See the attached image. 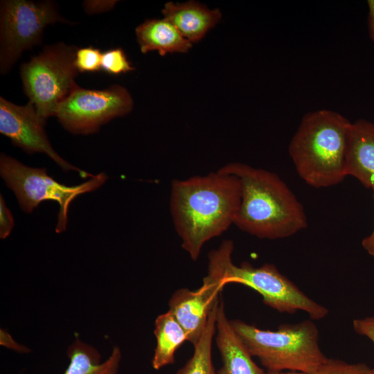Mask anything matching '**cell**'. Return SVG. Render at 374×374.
Returning a JSON list of instances; mask_svg holds the SVG:
<instances>
[{
	"label": "cell",
	"instance_id": "26",
	"mask_svg": "<svg viewBox=\"0 0 374 374\" xmlns=\"http://www.w3.org/2000/svg\"><path fill=\"white\" fill-rule=\"evenodd\" d=\"M371 188L373 190L374 198V184ZM362 245L370 256L374 257V229L368 236L364 238L362 242Z\"/></svg>",
	"mask_w": 374,
	"mask_h": 374
},
{
	"label": "cell",
	"instance_id": "5",
	"mask_svg": "<svg viewBox=\"0 0 374 374\" xmlns=\"http://www.w3.org/2000/svg\"><path fill=\"white\" fill-rule=\"evenodd\" d=\"M231 324L252 357L267 371L314 374L327 360L319 344V331L311 320L262 330L240 319Z\"/></svg>",
	"mask_w": 374,
	"mask_h": 374
},
{
	"label": "cell",
	"instance_id": "19",
	"mask_svg": "<svg viewBox=\"0 0 374 374\" xmlns=\"http://www.w3.org/2000/svg\"><path fill=\"white\" fill-rule=\"evenodd\" d=\"M135 69L132 66L121 48H115L103 52L101 70L109 75H120Z\"/></svg>",
	"mask_w": 374,
	"mask_h": 374
},
{
	"label": "cell",
	"instance_id": "7",
	"mask_svg": "<svg viewBox=\"0 0 374 374\" xmlns=\"http://www.w3.org/2000/svg\"><path fill=\"white\" fill-rule=\"evenodd\" d=\"M0 175L15 193L24 212L31 213L45 200L59 204L56 233L66 230L68 211L72 201L80 195L100 188L108 178L106 174L100 172L84 183L69 186L55 180L46 168L26 166L4 153L0 156Z\"/></svg>",
	"mask_w": 374,
	"mask_h": 374
},
{
	"label": "cell",
	"instance_id": "22",
	"mask_svg": "<svg viewBox=\"0 0 374 374\" xmlns=\"http://www.w3.org/2000/svg\"><path fill=\"white\" fill-rule=\"evenodd\" d=\"M14 226V219L10 209L7 207L4 199L0 197V238H6Z\"/></svg>",
	"mask_w": 374,
	"mask_h": 374
},
{
	"label": "cell",
	"instance_id": "3",
	"mask_svg": "<svg viewBox=\"0 0 374 374\" xmlns=\"http://www.w3.org/2000/svg\"><path fill=\"white\" fill-rule=\"evenodd\" d=\"M352 123L329 109L305 114L288 150L299 176L309 186L326 188L347 175L346 155Z\"/></svg>",
	"mask_w": 374,
	"mask_h": 374
},
{
	"label": "cell",
	"instance_id": "1",
	"mask_svg": "<svg viewBox=\"0 0 374 374\" xmlns=\"http://www.w3.org/2000/svg\"><path fill=\"white\" fill-rule=\"evenodd\" d=\"M241 200L238 177L220 170L171 183L170 208L182 248L197 260L204 244L234 224Z\"/></svg>",
	"mask_w": 374,
	"mask_h": 374
},
{
	"label": "cell",
	"instance_id": "27",
	"mask_svg": "<svg viewBox=\"0 0 374 374\" xmlns=\"http://www.w3.org/2000/svg\"><path fill=\"white\" fill-rule=\"evenodd\" d=\"M368 23L370 37L374 42V0H368Z\"/></svg>",
	"mask_w": 374,
	"mask_h": 374
},
{
	"label": "cell",
	"instance_id": "21",
	"mask_svg": "<svg viewBox=\"0 0 374 374\" xmlns=\"http://www.w3.org/2000/svg\"><path fill=\"white\" fill-rule=\"evenodd\" d=\"M103 53L92 46L78 48L75 64L79 72H96L101 70Z\"/></svg>",
	"mask_w": 374,
	"mask_h": 374
},
{
	"label": "cell",
	"instance_id": "25",
	"mask_svg": "<svg viewBox=\"0 0 374 374\" xmlns=\"http://www.w3.org/2000/svg\"><path fill=\"white\" fill-rule=\"evenodd\" d=\"M116 1H87L84 3L85 10L88 13H96L112 9Z\"/></svg>",
	"mask_w": 374,
	"mask_h": 374
},
{
	"label": "cell",
	"instance_id": "24",
	"mask_svg": "<svg viewBox=\"0 0 374 374\" xmlns=\"http://www.w3.org/2000/svg\"><path fill=\"white\" fill-rule=\"evenodd\" d=\"M0 344L19 353H28L30 352L28 347L15 341L10 333L4 329L0 330Z\"/></svg>",
	"mask_w": 374,
	"mask_h": 374
},
{
	"label": "cell",
	"instance_id": "13",
	"mask_svg": "<svg viewBox=\"0 0 374 374\" xmlns=\"http://www.w3.org/2000/svg\"><path fill=\"white\" fill-rule=\"evenodd\" d=\"M346 172L366 188H371L374 184V123L364 119L352 123Z\"/></svg>",
	"mask_w": 374,
	"mask_h": 374
},
{
	"label": "cell",
	"instance_id": "15",
	"mask_svg": "<svg viewBox=\"0 0 374 374\" xmlns=\"http://www.w3.org/2000/svg\"><path fill=\"white\" fill-rule=\"evenodd\" d=\"M135 33L143 53L157 51L163 56L167 53H186L192 47V43L165 18L147 19L136 27Z\"/></svg>",
	"mask_w": 374,
	"mask_h": 374
},
{
	"label": "cell",
	"instance_id": "11",
	"mask_svg": "<svg viewBox=\"0 0 374 374\" xmlns=\"http://www.w3.org/2000/svg\"><path fill=\"white\" fill-rule=\"evenodd\" d=\"M220 297L211 295L201 287L195 291L180 288L168 301V312L185 330L188 341L195 346L201 339L211 311Z\"/></svg>",
	"mask_w": 374,
	"mask_h": 374
},
{
	"label": "cell",
	"instance_id": "2",
	"mask_svg": "<svg viewBox=\"0 0 374 374\" xmlns=\"http://www.w3.org/2000/svg\"><path fill=\"white\" fill-rule=\"evenodd\" d=\"M219 170L239 179L241 200L234 221L241 231L260 239L288 238L308 226L303 206L275 173L234 162Z\"/></svg>",
	"mask_w": 374,
	"mask_h": 374
},
{
	"label": "cell",
	"instance_id": "6",
	"mask_svg": "<svg viewBox=\"0 0 374 374\" xmlns=\"http://www.w3.org/2000/svg\"><path fill=\"white\" fill-rule=\"evenodd\" d=\"M78 47L64 42L46 46L28 62L19 75L25 94L43 119L55 115L60 104L78 86L75 60Z\"/></svg>",
	"mask_w": 374,
	"mask_h": 374
},
{
	"label": "cell",
	"instance_id": "18",
	"mask_svg": "<svg viewBox=\"0 0 374 374\" xmlns=\"http://www.w3.org/2000/svg\"><path fill=\"white\" fill-rule=\"evenodd\" d=\"M220 299L210 312L206 330L194 346L191 357L176 374H217L212 361V345L216 332L217 313Z\"/></svg>",
	"mask_w": 374,
	"mask_h": 374
},
{
	"label": "cell",
	"instance_id": "10",
	"mask_svg": "<svg viewBox=\"0 0 374 374\" xmlns=\"http://www.w3.org/2000/svg\"><path fill=\"white\" fill-rule=\"evenodd\" d=\"M46 121L39 116L33 105H15L0 98V132L12 143L29 154L43 153L63 170L75 171L82 178L93 177L62 158L53 148L46 134Z\"/></svg>",
	"mask_w": 374,
	"mask_h": 374
},
{
	"label": "cell",
	"instance_id": "14",
	"mask_svg": "<svg viewBox=\"0 0 374 374\" xmlns=\"http://www.w3.org/2000/svg\"><path fill=\"white\" fill-rule=\"evenodd\" d=\"M169 21L190 43L200 41L221 19L219 9L210 10L197 1L182 3L168 2L162 10Z\"/></svg>",
	"mask_w": 374,
	"mask_h": 374
},
{
	"label": "cell",
	"instance_id": "4",
	"mask_svg": "<svg viewBox=\"0 0 374 374\" xmlns=\"http://www.w3.org/2000/svg\"><path fill=\"white\" fill-rule=\"evenodd\" d=\"M233 249V242L225 240L209 252L203 285L221 292L227 284H241L258 292L265 305L279 312L293 314L301 310L312 320L328 315L326 307L308 297L275 265L265 263L256 267L247 262L235 265L232 259Z\"/></svg>",
	"mask_w": 374,
	"mask_h": 374
},
{
	"label": "cell",
	"instance_id": "12",
	"mask_svg": "<svg viewBox=\"0 0 374 374\" xmlns=\"http://www.w3.org/2000/svg\"><path fill=\"white\" fill-rule=\"evenodd\" d=\"M215 342L222 366L217 374H265L253 360L246 346L233 330L220 299L216 321Z\"/></svg>",
	"mask_w": 374,
	"mask_h": 374
},
{
	"label": "cell",
	"instance_id": "23",
	"mask_svg": "<svg viewBox=\"0 0 374 374\" xmlns=\"http://www.w3.org/2000/svg\"><path fill=\"white\" fill-rule=\"evenodd\" d=\"M353 328L356 333L368 338L374 344V316L354 319ZM371 374H374V367L371 368Z\"/></svg>",
	"mask_w": 374,
	"mask_h": 374
},
{
	"label": "cell",
	"instance_id": "9",
	"mask_svg": "<svg viewBox=\"0 0 374 374\" xmlns=\"http://www.w3.org/2000/svg\"><path fill=\"white\" fill-rule=\"evenodd\" d=\"M132 98L126 88L114 84L101 90L78 86L57 107L54 116L70 132L88 134L114 118L130 113Z\"/></svg>",
	"mask_w": 374,
	"mask_h": 374
},
{
	"label": "cell",
	"instance_id": "16",
	"mask_svg": "<svg viewBox=\"0 0 374 374\" xmlns=\"http://www.w3.org/2000/svg\"><path fill=\"white\" fill-rule=\"evenodd\" d=\"M66 355L69 363L63 374H117L122 359L121 349L115 346L102 362L98 349L78 337L68 347Z\"/></svg>",
	"mask_w": 374,
	"mask_h": 374
},
{
	"label": "cell",
	"instance_id": "28",
	"mask_svg": "<svg viewBox=\"0 0 374 374\" xmlns=\"http://www.w3.org/2000/svg\"><path fill=\"white\" fill-rule=\"evenodd\" d=\"M265 374H307V373L301 372V371H267L265 372Z\"/></svg>",
	"mask_w": 374,
	"mask_h": 374
},
{
	"label": "cell",
	"instance_id": "20",
	"mask_svg": "<svg viewBox=\"0 0 374 374\" xmlns=\"http://www.w3.org/2000/svg\"><path fill=\"white\" fill-rule=\"evenodd\" d=\"M371 368L364 363L350 364L328 358L314 374H371Z\"/></svg>",
	"mask_w": 374,
	"mask_h": 374
},
{
	"label": "cell",
	"instance_id": "17",
	"mask_svg": "<svg viewBox=\"0 0 374 374\" xmlns=\"http://www.w3.org/2000/svg\"><path fill=\"white\" fill-rule=\"evenodd\" d=\"M154 334L156 347L152 359V366L159 370L175 363V353L188 337L174 317L167 311L155 319Z\"/></svg>",
	"mask_w": 374,
	"mask_h": 374
},
{
	"label": "cell",
	"instance_id": "8",
	"mask_svg": "<svg viewBox=\"0 0 374 374\" xmlns=\"http://www.w3.org/2000/svg\"><path fill=\"white\" fill-rule=\"evenodd\" d=\"M57 22L69 23L53 1H1V73H8L23 51L40 44L45 28Z\"/></svg>",
	"mask_w": 374,
	"mask_h": 374
}]
</instances>
